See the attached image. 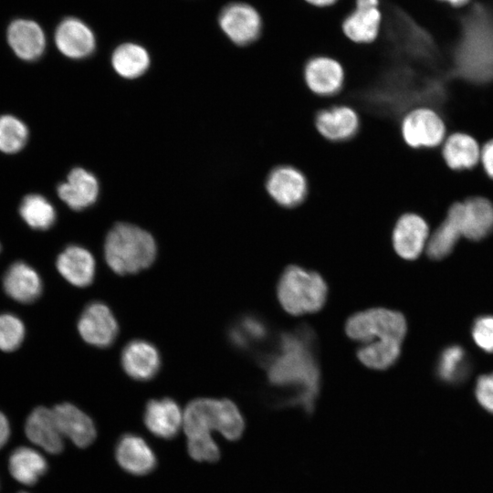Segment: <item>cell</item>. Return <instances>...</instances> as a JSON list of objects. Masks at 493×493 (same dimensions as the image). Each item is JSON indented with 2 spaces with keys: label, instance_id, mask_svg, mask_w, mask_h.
Listing matches in <instances>:
<instances>
[{
  "label": "cell",
  "instance_id": "1",
  "mask_svg": "<svg viewBox=\"0 0 493 493\" xmlns=\"http://www.w3.org/2000/svg\"><path fill=\"white\" fill-rule=\"evenodd\" d=\"M314 335L302 326L283 332L258 360L269 385L278 391L277 404L299 406L311 413L320 391V368Z\"/></svg>",
  "mask_w": 493,
  "mask_h": 493
},
{
  "label": "cell",
  "instance_id": "2",
  "mask_svg": "<svg viewBox=\"0 0 493 493\" xmlns=\"http://www.w3.org/2000/svg\"><path fill=\"white\" fill-rule=\"evenodd\" d=\"M156 244L145 230L127 223L115 225L108 233L104 255L109 267L119 275L134 274L152 265Z\"/></svg>",
  "mask_w": 493,
  "mask_h": 493
},
{
  "label": "cell",
  "instance_id": "3",
  "mask_svg": "<svg viewBox=\"0 0 493 493\" xmlns=\"http://www.w3.org/2000/svg\"><path fill=\"white\" fill-rule=\"evenodd\" d=\"M327 292L326 282L319 273L298 266L288 267L277 287L281 307L295 316L320 310L326 302Z\"/></svg>",
  "mask_w": 493,
  "mask_h": 493
},
{
  "label": "cell",
  "instance_id": "4",
  "mask_svg": "<svg viewBox=\"0 0 493 493\" xmlns=\"http://www.w3.org/2000/svg\"><path fill=\"white\" fill-rule=\"evenodd\" d=\"M242 425V414L228 399L197 398L191 401L183 414V426L188 437L211 435L217 430L222 435H234Z\"/></svg>",
  "mask_w": 493,
  "mask_h": 493
},
{
  "label": "cell",
  "instance_id": "5",
  "mask_svg": "<svg viewBox=\"0 0 493 493\" xmlns=\"http://www.w3.org/2000/svg\"><path fill=\"white\" fill-rule=\"evenodd\" d=\"M345 331L349 338L366 344L376 341L403 342L406 321L398 311L377 308L360 311L351 316Z\"/></svg>",
  "mask_w": 493,
  "mask_h": 493
},
{
  "label": "cell",
  "instance_id": "6",
  "mask_svg": "<svg viewBox=\"0 0 493 493\" xmlns=\"http://www.w3.org/2000/svg\"><path fill=\"white\" fill-rule=\"evenodd\" d=\"M401 134L413 149H433L446 139V125L433 108L420 106L407 111L401 120Z\"/></svg>",
  "mask_w": 493,
  "mask_h": 493
},
{
  "label": "cell",
  "instance_id": "7",
  "mask_svg": "<svg viewBox=\"0 0 493 493\" xmlns=\"http://www.w3.org/2000/svg\"><path fill=\"white\" fill-rule=\"evenodd\" d=\"M217 23L226 38L237 47L256 42L262 32V17L250 4L230 2L219 12Z\"/></svg>",
  "mask_w": 493,
  "mask_h": 493
},
{
  "label": "cell",
  "instance_id": "8",
  "mask_svg": "<svg viewBox=\"0 0 493 493\" xmlns=\"http://www.w3.org/2000/svg\"><path fill=\"white\" fill-rule=\"evenodd\" d=\"M78 330L86 342L100 348L110 346L119 330L112 312L101 302H92L85 308L79 317Z\"/></svg>",
  "mask_w": 493,
  "mask_h": 493
},
{
  "label": "cell",
  "instance_id": "9",
  "mask_svg": "<svg viewBox=\"0 0 493 493\" xmlns=\"http://www.w3.org/2000/svg\"><path fill=\"white\" fill-rule=\"evenodd\" d=\"M429 238V227L425 218L416 213H405L395 221L392 230V244L403 258L418 257Z\"/></svg>",
  "mask_w": 493,
  "mask_h": 493
},
{
  "label": "cell",
  "instance_id": "10",
  "mask_svg": "<svg viewBox=\"0 0 493 493\" xmlns=\"http://www.w3.org/2000/svg\"><path fill=\"white\" fill-rule=\"evenodd\" d=\"M266 188L270 197L278 205L293 208L305 199L308 182L299 169L290 165H280L268 174Z\"/></svg>",
  "mask_w": 493,
  "mask_h": 493
},
{
  "label": "cell",
  "instance_id": "11",
  "mask_svg": "<svg viewBox=\"0 0 493 493\" xmlns=\"http://www.w3.org/2000/svg\"><path fill=\"white\" fill-rule=\"evenodd\" d=\"M24 431L32 446L42 452L55 455L64 448V436L52 409L37 406L32 410L25 422Z\"/></svg>",
  "mask_w": 493,
  "mask_h": 493
},
{
  "label": "cell",
  "instance_id": "12",
  "mask_svg": "<svg viewBox=\"0 0 493 493\" xmlns=\"http://www.w3.org/2000/svg\"><path fill=\"white\" fill-rule=\"evenodd\" d=\"M344 69L341 64L328 56H315L304 67V79L308 88L316 95L330 98L343 87Z\"/></svg>",
  "mask_w": 493,
  "mask_h": 493
},
{
  "label": "cell",
  "instance_id": "13",
  "mask_svg": "<svg viewBox=\"0 0 493 493\" xmlns=\"http://www.w3.org/2000/svg\"><path fill=\"white\" fill-rule=\"evenodd\" d=\"M462 236L480 241L493 232V202L488 197L473 195L458 201Z\"/></svg>",
  "mask_w": 493,
  "mask_h": 493
},
{
  "label": "cell",
  "instance_id": "14",
  "mask_svg": "<svg viewBox=\"0 0 493 493\" xmlns=\"http://www.w3.org/2000/svg\"><path fill=\"white\" fill-rule=\"evenodd\" d=\"M316 127L325 139L341 142L350 140L357 133L360 117L352 107L335 104L318 112Z\"/></svg>",
  "mask_w": 493,
  "mask_h": 493
},
{
  "label": "cell",
  "instance_id": "15",
  "mask_svg": "<svg viewBox=\"0 0 493 493\" xmlns=\"http://www.w3.org/2000/svg\"><path fill=\"white\" fill-rule=\"evenodd\" d=\"M55 42L63 55L75 59L89 56L96 46L92 30L76 17H67L58 24Z\"/></svg>",
  "mask_w": 493,
  "mask_h": 493
},
{
  "label": "cell",
  "instance_id": "16",
  "mask_svg": "<svg viewBox=\"0 0 493 493\" xmlns=\"http://www.w3.org/2000/svg\"><path fill=\"white\" fill-rule=\"evenodd\" d=\"M58 426L75 446L86 447L97 435L92 419L72 404L62 403L52 408Z\"/></svg>",
  "mask_w": 493,
  "mask_h": 493
},
{
  "label": "cell",
  "instance_id": "17",
  "mask_svg": "<svg viewBox=\"0 0 493 493\" xmlns=\"http://www.w3.org/2000/svg\"><path fill=\"white\" fill-rule=\"evenodd\" d=\"M118 464L133 475H145L156 467V457L149 445L141 436L126 434L118 441L115 448Z\"/></svg>",
  "mask_w": 493,
  "mask_h": 493
},
{
  "label": "cell",
  "instance_id": "18",
  "mask_svg": "<svg viewBox=\"0 0 493 493\" xmlns=\"http://www.w3.org/2000/svg\"><path fill=\"white\" fill-rule=\"evenodd\" d=\"M121 365L126 373L138 381L154 377L161 365L157 349L143 340L130 341L122 350Z\"/></svg>",
  "mask_w": 493,
  "mask_h": 493
},
{
  "label": "cell",
  "instance_id": "19",
  "mask_svg": "<svg viewBox=\"0 0 493 493\" xmlns=\"http://www.w3.org/2000/svg\"><path fill=\"white\" fill-rule=\"evenodd\" d=\"M7 41L16 55L27 61L40 58L46 47L42 28L29 19H16L11 22L7 28Z\"/></svg>",
  "mask_w": 493,
  "mask_h": 493
},
{
  "label": "cell",
  "instance_id": "20",
  "mask_svg": "<svg viewBox=\"0 0 493 493\" xmlns=\"http://www.w3.org/2000/svg\"><path fill=\"white\" fill-rule=\"evenodd\" d=\"M7 468L16 482L31 487L47 472V461L43 452L33 446H20L10 453Z\"/></svg>",
  "mask_w": 493,
  "mask_h": 493
},
{
  "label": "cell",
  "instance_id": "21",
  "mask_svg": "<svg viewBox=\"0 0 493 493\" xmlns=\"http://www.w3.org/2000/svg\"><path fill=\"white\" fill-rule=\"evenodd\" d=\"M481 148L475 137L466 132L454 131L443 142L441 156L446 165L454 172L472 170L480 160Z\"/></svg>",
  "mask_w": 493,
  "mask_h": 493
},
{
  "label": "cell",
  "instance_id": "22",
  "mask_svg": "<svg viewBox=\"0 0 493 493\" xmlns=\"http://www.w3.org/2000/svg\"><path fill=\"white\" fill-rule=\"evenodd\" d=\"M143 419L149 431L166 439L175 436L183 425L182 412L178 404L170 398L149 401Z\"/></svg>",
  "mask_w": 493,
  "mask_h": 493
},
{
  "label": "cell",
  "instance_id": "23",
  "mask_svg": "<svg viewBox=\"0 0 493 493\" xmlns=\"http://www.w3.org/2000/svg\"><path fill=\"white\" fill-rule=\"evenodd\" d=\"M5 293L20 303H31L39 298L42 282L37 271L24 262L12 264L3 278Z\"/></svg>",
  "mask_w": 493,
  "mask_h": 493
},
{
  "label": "cell",
  "instance_id": "24",
  "mask_svg": "<svg viewBox=\"0 0 493 493\" xmlns=\"http://www.w3.org/2000/svg\"><path fill=\"white\" fill-rule=\"evenodd\" d=\"M383 12L380 7L354 6L342 21L346 37L356 44H371L380 34Z\"/></svg>",
  "mask_w": 493,
  "mask_h": 493
},
{
  "label": "cell",
  "instance_id": "25",
  "mask_svg": "<svg viewBox=\"0 0 493 493\" xmlns=\"http://www.w3.org/2000/svg\"><path fill=\"white\" fill-rule=\"evenodd\" d=\"M58 194L70 208L80 210L96 201L99 184L93 174L82 168H75L68 173L67 181L58 185Z\"/></svg>",
  "mask_w": 493,
  "mask_h": 493
},
{
  "label": "cell",
  "instance_id": "26",
  "mask_svg": "<svg viewBox=\"0 0 493 493\" xmlns=\"http://www.w3.org/2000/svg\"><path fill=\"white\" fill-rule=\"evenodd\" d=\"M60 275L76 287L89 286L95 275V260L92 255L79 246H69L57 259Z\"/></svg>",
  "mask_w": 493,
  "mask_h": 493
},
{
  "label": "cell",
  "instance_id": "27",
  "mask_svg": "<svg viewBox=\"0 0 493 493\" xmlns=\"http://www.w3.org/2000/svg\"><path fill=\"white\" fill-rule=\"evenodd\" d=\"M462 232L459 224L458 201L452 203L446 210L445 218L429 236L426 253L432 259H442L448 256Z\"/></svg>",
  "mask_w": 493,
  "mask_h": 493
},
{
  "label": "cell",
  "instance_id": "28",
  "mask_svg": "<svg viewBox=\"0 0 493 493\" xmlns=\"http://www.w3.org/2000/svg\"><path fill=\"white\" fill-rule=\"evenodd\" d=\"M111 63L121 77L134 79L145 72L150 65L147 50L134 43H124L113 52Z\"/></svg>",
  "mask_w": 493,
  "mask_h": 493
},
{
  "label": "cell",
  "instance_id": "29",
  "mask_svg": "<svg viewBox=\"0 0 493 493\" xmlns=\"http://www.w3.org/2000/svg\"><path fill=\"white\" fill-rule=\"evenodd\" d=\"M267 323L258 317L246 315L241 318L229 331L232 343L242 350L264 345L269 339Z\"/></svg>",
  "mask_w": 493,
  "mask_h": 493
},
{
  "label": "cell",
  "instance_id": "30",
  "mask_svg": "<svg viewBox=\"0 0 493 493\" xmlns=\"http://www.w3.org/2000/svg\"><path fill=\"white\" fill-rule=\"evenodd\" d=\"M401 344L393 341H372L358 349L357 357L368 368L385 370L397 361L401 352Z\"/></svg>",
  "mask_w": 493,
  "mask_h": 493
},
{
  "label": "cell",
  "instance_id": "31",
  "mask_svg": "<svg viewBox=\"0 0 493 493\" xmlns=\"http://www.w3.org/2000/svg\"><path fill=\"white\" fill-rule=\"evenodd\" d=\"M19 213L30 227L37 230L48 229L56 220L54 207L39 194L26 195L21 203Z\"/></svg>",
  "mask_w": 493,
  "mask_h": 493
},
{
  "label": "cell",
  "instance_id": "32",
  "mask_svg": "<svg viewBox=\"0 0 493 493\" xmlns=\"http://www.w3.org/2000/svg\"><path fill=\"white\" fill-rule=\"evenodd\" d=\"M467 355L460 346H450L442 352L437 371L443 381L449 383L460 382L467 375Z\"/></svg>",
  "mask_w": 493,
  "mask_h": 493
},
{
  "label": "cell",
  "instance_id": "33",
  "mask_svg": "<svg viewBox=\"0 0 493 493\" xmlns=\"http://www.w3.org/2000/svg\"><path fill=\"white\" fill-rule=\"evenodd\" d=\"M28 136L26 126L11 115L0 116V151L14 153L26 144Z\"/></svg>",
  "mask_w": 493,
  "mask_h": 493
},
{
  "label": "cell",
  "instance_id": "34",
  "mask_svg": "<svg viewBox=\"0 0 493 493\" xmlns=\"http://www.w3.org/2000/svg\"><path fill=\"white\" fill-rule=\"evenodd\" d=\"M25 337L22 320L10 313L0 314V350L12 351L17 349Z\"/></svg>",
  "mask_w": 493,
  "mask_h": 493
},
{
  "label": "cell",
  "instance_id": "35",
  "mask_svg": "<svg viewBox=\"0 0 493 493\" xmlns=\"http://www.w3.org/2000/svg\"><path fill=\"white\" fill-rule=\"evenodd\" d=\"M187 450L197 461L215 462L220 457V450L211 435H201L187 438Z\"/></svg>",
  "mask_w": 493,
  "mask_h": 493
},
{
  "label": "cell",
  "instance_id": "36",
  "mask_svg": "<svg viewBox=\"0 0 493 493\" xmlns=\"http://www.w3.org/2000/svg\"><path fill=\"white\" fill-rule=\"evenodd\" d=\"M472 336L479 348L493 353V316L477 319L472 328Z\"/></svg>",
  "mask_w": 493,
  "mask_h": 493
},
{
  "label": "cell",
  "instance_id": "37",
  "mask_svg": "<svg viewBox=\"0 0 493 493\" xmlns=\"http://www.w3.org/2000/svg\"><path fill=\"white\" fill-rule=\"evenodd\" d=\"M475 395L478 404L493 414V373L480 376L476 383Z\"/></svg>",
  "mask_w": 493,
  "mask_h": 493
},
{
  "label": "cell",
  "instance_id": "38",
  "mask_svg": "<svg viewBox=\"0 0 493 493\" xmlns=\"http://www.w3.org/2000/svg\"><path fill=\"white\" fill-rule=\"evenodd\" d=\"M480 161L487 176L493 180V139L483 144L480 152Z\"/></svg>",
  "mask_w": 493,
  "mask_h": 493
},
{
  "label": "cell",
  "instance_id": "39",
  "mask_svg": "<svg viewBox=\"0 0 493 493\" xmlns=\"http://www.w3.org/2000/svg\"><path fill=\"white\" fill-rule=\"evenodd\" d=\"M11 437V425L7 416L0 411V450L3 449Z\"/></svg>",
  "mask_w": 493,
  "mask_h": 493
},
{
  "label": "cell",
  "instance_id": "40",
  "mask_svg": "<svg viewBox=\"0 0 493 493\" xmlns=\"http://www.w3.org/2000/svg\"><path fill=\"white\" fill-rule=\"evenodd\" d=\"M304 1L312 6L324 8V7H329V6L333 5L339 0H304Z\"/></svg>",
  "mask_w": 493,
  "mask_h": 493
},
{
  "label": "cell",
  "instance_id": "41",
  "mask_svg": "<svg viewBox=\"0 0 493 493\" xmlns=\"http://www.w3.org/2000/svg\"><path fill=\"white\" fill-rule=\"evenodd\" d=\"M438 1L446 2L454 7H460L467 5L470 0H438Z\"/></svg>",
  "mask_w": 493,
  "mask_h": 493
},
{
  "label": "cell",
  "instance_id": "42",
  "mask_svg": "<svg viewBox=\"0 0 493 493\" xmlns=\"http://www.w3.org/2000/svg\"><path fill=\"white\" fill-rule=\"evenodd\" d=\"M16 493H28L26 491H19V492H16Z\"/></svg>",
  "mask_w": 493,
  "mask_h": 493
},
{
  "label": "cell",
  "instance_id": "43",
  "mask_svg": "<svg viewBox=\"0 0 493 493\" xmlns=\"http://www.w3.org/2000/svg\"><path fill=\"white\" fill-rule=\"evenodd\" d=\"M0 248H1V246H0Z\"/></svg>",
  "mask_w": 493,
  "mask_h": 493
}]
</instances>
